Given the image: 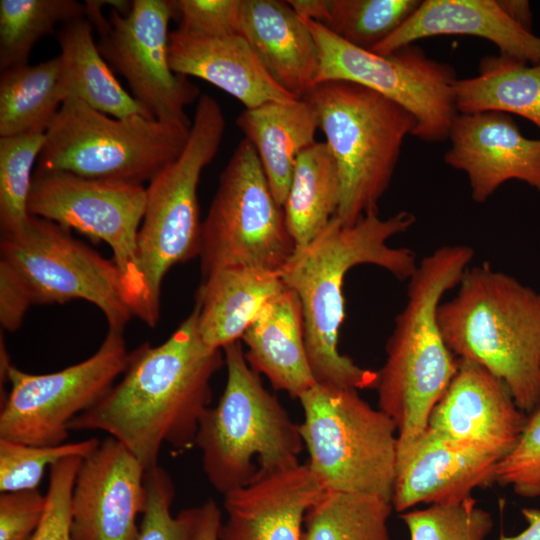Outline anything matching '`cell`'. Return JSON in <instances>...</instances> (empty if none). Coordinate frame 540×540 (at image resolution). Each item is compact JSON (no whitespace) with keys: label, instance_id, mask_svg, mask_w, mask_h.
<instances>
[{"label":"cell","instance_id":"1","mask_svg":"<svg viewBox=\"0 0 540 540\" xmlns=\"http://www.w3.org/2000/svg\"><path fill=\"white\" fill-rule=\"evenodd\" d=\"M225 365L222 349L198 332L195 305L163 343L130 352L122 378L69 431L99 430L127 447L147 470L158 466L163 445L182 453L195 447L202 416L211 407V380Z\"/></svg>","mask_w":540,"mask_h":540},{"label":"cell","instance_id":"2","mask_svg":"<svg viewBox=\"0 0 540 540\" xmlns=\"http://www.w3.org/2000/svg\"><path fill=\"white\" fill-rule=\"evenodd\" d=\"M415 216L400 211L388 218L368 214L352 225L336 216L307 245L296 249L281 269L287 288L301 303L309 365L317 384L346 388H375L378 372L365 369L338 350L344 320V279L351 268L370 264L399 280H408L418 262L412 250L388 241L406 232Z\"/></svg>","mask_w":540,"mask_h":540},{"label":"cell","instance_id":"3","mask_svg":"<svg viewBox=\"0 0 540 540\" xmlns=\"http://www.w3.org/2000/svg\"><path fill=\"white\" fill-rule=\"evenodd\" d=\"M474 255L466 244L443 245L418 262L408 279L407 300L395 318L375 387L378 408L397 428L396 464L426 432L432 410L457 372L459 360L442 336L437 314Z\"/></svg>","mask_w":540,"mask_h":540},{"label":"cell","instance_id":"4","mask_svg":"<svg viewBox=\"0 0 540 540\" xmlns=\"http://www.w3.org/2000/svg\"><path fill=\"white\" fill-rule=\"evenodd\" d=\"M437 318L457 359L499 378L526 414L540 404V292L489 263L469 266Z\"/></svg>","mask_w":540,"mask_h":540},{"label":"cell","instance_id":"5","mask_svg":"<svg viewBox=\"0 0 540 540\" xmlns=\"http://www.w3.org/2000/svg\"><path fill=\"white\" fill-rule=\"evenodd\" d=\"M222 350L226 385L202 416L195 447L208 482L224 496L300 464L304 443L299 424L248 364L241 340Z\"/></svg>","mask_w":540,"mask_h":540},{"label":"cell","instance_id":"6","mask_svg":"<svg viewBox=\"0 0 540 540\" xmlns=\"http://www.w3.org/2000/svg\"><path fill=\"white\" fill-rule=\"evenodd\" d=\"M314 108L338 166L341 199L336 217L352 225L378 213L403 142L418 122L400 104L362 85L331 80L304 96Z\"/></svg>","mask_w":540,"mask_h":540},{"label":"cell","instance_id":"7","mask_svg":"<svg viewBox=\"0 0 540 540\" xmlns=\"http://www.w3.org/2000/svg\"><path fill=\"white\" fill-rule=\"evenodd\" d=\"M224 130L219 103L207 94L200 95L183 150L146 187L137 258L146 287L142 321L150 327L159 320L161 286L167 272L200 254L198 183L219 150Z\"/></svg>","mask_w":540,"mask_h":540},{"label":"cell","instance_id":"8","mask_svg":"<svg viewBox=\"0 0 540 540\" xmlns=\"http://www.w3.org/2000/svg\"><path fill=\"white\" fill-rule=\"evenodd\" d=\"M306 465L325 491L361 493L391 502L397 428L358 390L316 384L298 399Z\"/></svg>","mask_w":540,"mask_h":540},{"label":"cell","instance_id":"9","mask_svg":"<svg viewBox=\"0 0 540 540\" xmlns=\"http://www.w3.org/2000/svg\"><path fill=\"white\" fill-rule=\"evenodd\" d=\"M189 130L144 116L115 118L70 98L45 133L36 170L143 185L179 156Z\"/></svg>","mask_w":540,"mask_h":540},{"label":"cell","instance_id":"10","mask_svg":"<svg viewBox=\"0 0 540 540\" xmlns=\"http://www.w3.org/2000/svg\"><path fill=\"white\" fill-rule=\"evenodd\" d=\"M296 250L257 153L242 139L219 176L202 221L203 278L229 266L281 271Z\"/></svg>","mask_w":540,"mask_h":540},{"label":"cell","instance_id":"11","mask_svg":"<svg viewBox=\"0 0 540 540\" xmlns=\"http://www.w3.org/2000/svg\"><path fill=\"white\" fill-rule=\"evenodd\" d=\"M303 20L319 49L315 85L342 80L372 89L415 116L414 137L431 143L448 139L458 114L453 93L458 78L453 66L428 57L414 44L380 55L344 41L318 22Z\"/></svg>","mask_w":540,"mask_h":540},{"label":"cell","instance_id":"12","mask_svg":"<svg viewBox=\"0 0 540 540\" xmlns=\"http://www.w3.org/2000/svg\"><path fill=\"white\" fill-rule=\"evenodd\" d=\"M0 253L25 281L33 304L85 300L102 311L109 329L120 331L134 316L114 261L56 222L30 215L18 234L1 238Z\"/></svg>","mask_w":540,"mask_h":540},{"label":"cell","instance_id":"13","mask_svg":"<svg viewBox=\"0 0 540 540\" xmlns=\"http://www.w3.org/2000/svg\"><path fill=\"white\" fill-rule=\"evenodd\" d=\"M146 187L91 179L65 171L35 170L28 199L32 216L107 243L113 252L133 315L144 317L146 287L137 258V237Z\"/></svg>","mask_w":540,"mask_h":540},{"label":"cell","instance_id":"14","mask_svg":"<svg viewBox=\"0 0 540 540\" xmlns=\"http://www.w3.org/2000/svg\"><path fill=\"white\" fill-rule=\"evenodd\" d=\"M86 18L99 35L98 49L121 74L130 94L150 115L165 124L190 128L187 105L198 100L199 88L175 73L169 62L172 1L133 0L126 15L111 10L106 18L100 0H87Z\"/></svg>","mask_w":540,"mask_h":540},{"label":"cell","instance_id":"15","mask_svg":"<svg viewBox=\"0 0 540 540\" xmlns=\"http://www.w3.org/2000/svg\"><path fill=\"white\" fill-rule=\"evenodd\" d=\"M129 359L124 331L108 328L93 355L60 371L31 374L11 363L0 438L35 446L65 443L70 422L106 395Z\"/></svg>","mask_w":540,"mask_h":540},{"label":"cell","instance_id":"16","mask_svg":"<svg viewBox=\"0 0 540 540\" xmlns=\"http://www.w3.org/2000/svg\"><path fill=\"white\" fill-rule=\"evenodd\" d=\"M146 469L108 436L81 460L71 497L72 540H137L146 505Z\"/></svg>","mask_w":540,"mask_h":540},{"label":"cell","instance_id":"17","mask_svg":"<svg viewBox=\"0 0 540 540\" xmlns=\"http://www.w3.org/2000/svg\"><path fill=\"white\" fill-rule=\"evenodd\" d=\"M448 140L444 161L466 174L476 203L486 202L510 180L540 192V139L526 138L510 114L458 113Z\"/></svg>","mask_w":540,"mask_h":540},{"label":"cell","instance_id":"18","mask_svg":"<svg viewBox=\"0 0 540 540\" xmlns=\"http://www.w3.org/2000/svg\"><path fill=\"white\" fill-rule=\"evenodd\" d=\"M527 418L499 378L478 364L459 360L455 376L431 412L427 430L503 458L518 442Z\"/></svg>","mask_w":540,"mask_h":540},{"label":"cell","instance_id":"19","mask_svg":"<svg viewBox=\"0 0 540 540\" xmlns=\"http://www.w3.org/2000/svg\"><path fill=\"white\" fill-rule=\"evenodd\" d=\"M325 490L305 464L224 495L219 540H301L304 516Z\"/></svg>","mask_w":540,"mask_h":540},{"label":"cell","instance_id":"20","mask_svg":"<svg viewBox=\"0 0 540 540\" xmlns=\"http://www.w3.org/2000/svg\"><path fill=\"white\" fill-rule=\"evenodd\" d=\"M501 458L484 450L447 441L426 430L396 464L392 506L397 512L419 504H445L471 496L494 483Z\"/></svg>","mask_w":540,"mask_h":540},{"label":"cell","instance_id":"21","mask_svg":"<svg viewBox=\"0 0 540 540\" xmlns=\"http://www.w3.org/2000/svg\"><path fill=\"white\" fill-rule=\"evenodd\" d=\"M172 70L218 87L245 109L297 99L282 89L239 34L211 36L178 26L169 34Z\"/></svg>","mask_w":540,"mask_h":540},{"label":"cell","instance_id":"22","mask_svg":"<svg viewBox=\"0 0 540 540\" xmlns=\"http://www.w3.org/2000/svg\"><path fill=\"white\" fill-rule=\"evenodd\" d=\"M468 35L497 46L499 54L531 65L540 63V37L522 29L496 0H425L387 39L371 51L389 55L428 37Z\"/></svg>","mask_w":540,"mask_h":540},{"label":"cell","instance_id":"23","mask_svg":"<svg viewBox=\"0 0 540 540\" xmlns=\"http://www.w3.org/2000/svg\"><path fill=\"white\" fill-rule=\"evenodd\" d=\"M238 34L272 79L297 99L315 85L320 67L317 43L287 1L241 0Z\"/></svg>","mask_w":540,"mask_h":540},{"label":"cell","instance_id":"24","mask_svg":"<svg viewBox=\"0 0 540 540\" xmlns=\"http://www.w3.org/2000/svg\"><path fill=\"white\" fill-rule=\"evenodd\" d=\"M241 341L250 367L275 390L299 399L317 384L306 351L301 303L293 290L286 287L273 297Z\"/></svg>","mask_w":540,"mask_h":540},{"label":"cell","instance_id":"25","mask_svg":"<svg viewBox=\"0 0 540 540\" xmlns=\"http://www.w3.org/2000/svg\"><path fill=\"white\" fill-rule=\"evenodd\" d=\"M285 288L280 271L229 266L212 272L196 292L202 341L223 349L241 340L264 306Z\"/></svg>","mask_w":540,"mask_h":540},{"label":"cell","instance_id":"26","mask_svg":"<svg viewBox=\"0 0 540 540\" xmlns=\"http://www.w3.org/2000/svg\"><path fill=\"white\" fill-rule=\"evenodd\" d=\"M236 125L254 147L276 202L283 207L299 154L314 144L318 116L305 99L244 109Z\"/></svg>","mask_w":540,"mask_h":540},{"label":"cell","instance_id":"27","mask_svg":"<svg viewBox=\"0 0 540 540\" xmlns=\"http://www.w3.org/2000/svg\"><path fill=\"white\" fill-rule=\"evenodd\" d=\"M86 18L62 25L56 33L60 47L59 89L63 102L79 99L91 108L115 118L150 113L127 92L101 55ZM156 120V119H155Z\"/></svg>","mask_w":540,"mask_h":540},{"label":"cell","instance_id":"28","mask_svg":"<svg viewBox=\"0 0 540 540\" xmlns=\"http://www.w3.org/2000/svg\"><path fill=\"white\" fill-rule=\"evenodd\" d=\"M458 113L499 111L528 119L540 130V63L507 55L480 59L478 74L453 86Z\"/></svg>","mask_w":540,"mask_h":540},{"label":"cell","instance_id":"29","mask_svg":"<svg viewBox=\"0 0 540 540\" xmlns=\"http://www.w3.org/2000/svg\"><path fill=\"white\" fill-rule=\"evenodd\" d=\"M341 180L326 142H315L297 157L291 186L283 205L296 249L311 242L336 216Z\"/></svg>","mask_w":540,"mask_h":540},{"label":"cell","instance_id":"30","mask_svg":"<svg viewBox=\"0 0 540 540\" xmlns=\"http://www.w3.org/2000/svg\"><path fill=\"white\" fill-rule=\"evenodd\" d=\"M60 58L1 71L0 137L46 133L63 98Z\"/></svg>","mask_w":540,"mask_h":540},{"label":"cell","instance_id":"31","mask_svg":"<svg viewBox=\"0 0 540 540\" xmlns=\"http://www.w3.org/2000/svg\"><path fill=\"white\" fill-rule=\"evenodd\" d=\"M392 511L379 496L324 491L304 516L301 540H390Z\"/></svg>","mask_w":540,"mask_h":540},{"label":"cell","instance_id":"32","mask_svg":"<svg viewBox=\"0 0 540 540\" xmlns=\"http://www.w3.org/2000/svg\"><path fill=\"white\" fill-rule=\"evenodd\" d=\"M86 17L75 0H1L0 70L28 64L34 45L55 28Z\"/></svg>","mask_w":540,"mask_h":540},{"label":"cell","instance_id":"33","mask_svg":"<svg viewBox=\"0 0 540 540\" xmlns=\"http://www.w3.org/2000/svg\"><path fill=\"white\" fill-rule=\"evenodd\" d=\"M45 143L44 133L0 137L1 238L18 234L27 222L33 166Z\"/></svg>","mask_w":540,"mask_h":540},{"label":"cell","instance_id":"34","mask_svg":"<svg viewBox=\"0 0 540 540\" xmlns=\"http://www.w3.org/2000/svg\"><path fill=\"white\" fill-rule=\"evenodd\" d=\"M419 0H330L325 25L344 41L371 51L419 7Z\"/></svg>","mask_w":540,"mask_h":540},{"label":"cell","instance_id":"35","mask_svg":"<svg viewBox=\"0 0 540 540\" xmlns=\"http://www.w3.org/2000/svg\"><path fill=\"white\" fill-rule=\"evenodd\" d=\"M410 540H485L493 528L491 514L468 496L445 504L400 513Z\"/></svg>","mask_w":540,"mask_h":540},{"label":"cell","instance_id":"36","mask_svg":"<svg viewBox=\"0 0 540 540\" xmlns=\"http://www.w3.org/2000/svg\"><path fill=\"white\" fill-rule=\"evenodd\" d=\"M96 437L52 446H35L0 438V491L38 489L46 471L59 461L86 457L99 445Z\"/></svg>","mask_w":540,"mask_h":540},{"label":"cell","instance_id":"37","mask_svg":"<svg viewBox=\"0 0 540 540\" xmlns=\"http://www.w3.org/2000/svg\"><path fill=\"white\" fill-rule=\"evenodd\" d=\"M144 481L146 505L137 540H193L202 506L187 508L172 515L174 483L168 472L159 465L146 471Z\"/></svg>","mask_w":540,"mask_h":540},{"label":"cell","instance_id":"38","mask_svg":"<svg viewBox=\"0 0 540 540\" xmlns=\"http://www.w3.org/2000/svg\"><path fill=\"white\" fill-rule=\"evenodd\" d=\"M494 482L525 498L540 497V404L528 414L516 445L498 461Z\"/></svg>","mask_w":540,"mask_h":540},{"label":"cell","instance_id":"39","mask_svg":"<svg viewBox=\"0 0 540 540\" xmlns=\"http://www.w3.org/2000/svg\"><path fill=\"white\" fill-rule=\"evenodd\" d=\"M82 457L73 456L49 468L46 508L31 540L71 539V497Z\"/></svg>","mask_w":540,"mask_h":540},{"label":"cell","instance_id":"40","mask_svg":"<svg viewBox=\"0 0 540 540\" xmlns=\"http://www.w3.org/2000/svg\"><path fill=\"white\" fill-rule=\"evenodd\" d=\"M172 4L178 26L211 36L238 34L241 0H176Z\"/></svg>","mask_w":540,"mask_h":540},{"label":"cell","instance_id":"41","mask_svg":"<svg viewBox=\"0 0 540 540\" xmlns=\"http://www.w3.org/2000/svg\"><path fill=\"white\" fill-rule=\"evenodd\" d=\"M46 508L38 489L1 492L0 540H31Z\"/></svg>","mask_w":540,"mask_h":540},{"label":"cell","instance_id":"42","mask_svg":"<svg viewBox=\"0 0 540 540\" xmlns=\"http://www.w3.org/2000/svg\"><path fill=\"white\" fill-rule=\"evenodd\" d=\"M30 291L20 274L0 259V323L2 329L14 332L20 328L29 307Z\"/></svg>","mask_w":540,"mask_h":540},{"label":"cell","instance_id":"43","mask_svg":"<svg viewBox=\"0 0 540 540\" xmlns=\"http://www.w3.org/2000/svg\"><path fill=\"white\" fill-rule=\"evenodd\" d=\"M201 519L193 540H219L222 512L217 503L209 499L202 505Z\"/></svg>","mask_w":540,"mask_h":540},{"label":"cell","instance_id":"44","mask_svg":"<svg viewBox=\"0 0 540 540\" xmlns=\"http://www.w3.org/2000/svg\"><path fill=\"white\" fill-rule=\"evenodd\" d=\"M287 3L302 19L326 25L330 15V0H289Z\"/></svg>","mask_w":540,"mask_h":540},{"label":"cell","instance_id":"45","mask_svg":"<svg viewBox=\"0 0 540 540\" xmlns=\"http://www.w3.org/2000/svg\"><path fill=\"white\" fill-rule=\"evenodd\" d=\"M505 15L522 29L531 32L533 14L527 0H496Z\"/></svg>","mask_w":540,"mask_h":540}]
</instances>
